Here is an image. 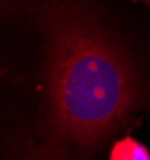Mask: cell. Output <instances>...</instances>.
Here are the masks:
<instances>
[{"mask_svg": "<svg viewBox=\"0 0 150 160\" xmlns=\"http://www.w3.org/2000/svg\"><path fill=\"white\" fill-rule=\"evenodd\" d=\"M35 57L5 73L30 94L38 133L17 160H76L115 133L147 102L138 60L76 0H30Z\"/></svg>", "mask_w": 150, "mask_h": 160, "instance_id": "obj_1", "label": "cell"}, {"mask_svg": "<svg viewBox=\"0 0 150 160\" xmlns=\"http://www.w3.org/2000/svg\"><path fill=\"white\" fill-rule=\"evenodd\" d=\"M109 160H150V154L139 141L126 136L112 146Z\"/></svg>", "mask_w": 150, "mask_h": 160, "instance_id": "obj_2", "label": "cell"}, {"mask_svg": "<svg viewBox=\"0 0 150 160\" xmlns=\"http://www.w3.org/2000/svg\"><path fill=\"white\" fill-rule=\"evenodd\" d=\"M148 2H150V0H148Z\"/></svg>", "mask_w": 150, "mask_h": 160, "instance_id": "obj_3", "label": "cell"}]
</instances>
